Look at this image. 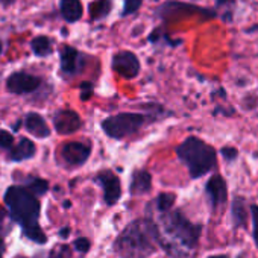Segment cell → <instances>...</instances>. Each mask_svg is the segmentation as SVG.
<instances>
[{
  "label": "cell",
  "instance_id": "obj_1",
  "mask_svg": "<svg viewBox=\"0 0 258 258\" xmlns=\"http://www.w3.org/2000/svg\"><path fill=\"white\" fill-rule=\"evenodd\" d=\"M158 243V226L149 219H139L120 232L114 250L120 258H146L157 250Z\"/></svg>",
  "mask_w": 258,
  "mask_h": 258
},
{
  "label": "cell",
  "instance_id": "obj_2",
  "mask_svg": "<svg viewBox=\"0 0 258 258\" xmlns=\"http://www.w3.org/2000/svg\"><path fill=\"white\" fill-rule=\"evenodd\" d=\"M160 232V244H163L170 253H176L178 247L193 249L198 244L201 226L191 223L181 211H169L163 216Z\"/></svg>",
  "mask_w": 258,
  "mask_h": 258
},
{
  "label": "cell",
  "instance_id": "obj_3",
  "mask_svg": "<svg viewBox=\"0 0 258 258\" xmlns=\"http://www.w3.org/2000/svg\"><path fill=\"white\" fill-rule=\"evenodd\" d=\"M178 157L188 167L191 178H201L207 175L216 164V151L205 142L188 137L178 146Z\"/></svg>",
  "mask_w": 258,
  "mask_h": 258
},
{
  "label": "cell",
  "instance_id": "obj_4",
  "mask_svg": "<svg viewBox=\"0 0 258 258\" xmlns=\"http://www.w3.org/2000/svg\"><path fill=\"white\" fill-rule=\"evenodd\" d=\"M5 201L11 210V216L23 226V231L38 225L37 219L40 214V202L29 190L11 187L7 191Z\"/></svg>",
  "mask_w": 258,
  "mask_h": 258
},
{
  "label": "cell",
  "instance_id": "obj_5",
  "mask_svg": "<svg viewBox=\"0 0 258 258\" xmlns=\"http://www.w3.org/2000/svg\"><path fill=\"white\" fill-rule=\"evenodd\" d=\"M145 115L136 112H123L117 115H111L102 121L103 131L112 139H123L136 134L145 124Z\"/></svg>",
  "mask_w": 258,
  "mask_h": 258
},
{
  "label": "cell",
  "instance_id": "obj_6",
  "mask_svg": "<svg viewBox=\"0 0 258 258\" xmlns=\"http://www.w3.org/2000/svg\"><path fill=\"white\" fill-rule=\"evenodd\" d=\"M112 69L123 78L133 79L140 73V61L133 52H118L112 58Z\"/></svg>",
  "mask_w": 258,
  "mask_h": 258
},
{
  "label": "cell",
  "instance_id": "obj_7",
  "mask_svg": "<svg viewBox=\"0 0 258 258\" xmlns=\"http://www.w3.org/2000/svg\"><path fill=\"white\" fill-rule=\"evenodd\" d=\"M97 181L100 182L103 188V198L108 205H114L121 195V185L120 179L109 170H103L97 175Z\"/></svg>",
  "mask_w": 258,
  "mask_h": 258
},
{
  "label": "cell",
  "instance_id": "obj_8",
  "mask_svg": "<svg viewBox=\"0 0 258 258\" xmlns=\"http://www.w3.org/2000/svg\"><path fill=\"white\" fill-rule=\"evenodd\" d=\"M40 85V79L28 75V73H14L10 79H8V90L11 93L16 94H23V93H31L34 90H37Z\"/></svg>",
  "mask_w": 258,
  "mask_h": 258
},
{
  "label": "cell",
  "instance_id": "obj_9",
  "mask_svg": "<svg viewBox=\"0 0 258 258\" xmlns=\"http://www.w3.org/2000/svg\"><path fill=\"white\" fill-rule=\"evenodd\" d=\"M205 190H207V195H208V199H210L213 208H217L219 205L225 204V201L228 198V188H226L225 179L220 175H214L213 178H210Z\"/></svg>",
  "mask_w": 258,
  "mask_h": 258
},
{
  "label": "cell",
  "instance_id": "obj_10",
  "mask_svg": "<svg viewBox=\"0 0 258 258\" xmlns=\"http://www.w3.org/2000/svg\"><path fill=\"white\" fill-rule=\"evenodd\" d=\"M53 121H55V129L59 134H72V133L78 131V129L81 127L79 115L75 111H70V109L59 111L55 115Z\"/></svg>",
  "mask_w": 258,
  "mask_h": 258
},
{
  "label": "cell",
  "instance_id": "obj_11",
  "mask_svg": "<svg viewBox=\"0 0 258 258\" xmlns=\"http://www.w3.org/2000/svg\"><path fill=\"white\" fill-rule=\"evenodd\" d=\"M90 152L91 151H90V148L87 145L72 142V143H67L62 148V158L72 166H81L88 160Z\"/></svg>",
  "mask_w": 258,
  "mask_h": 258
},
{
  "label": "cell",
  "instance_id": "obj_12",
  "mask_svg": "<svg viewBox=\"0 0 258 258\" xmlns=\"http://www.w3.org/2000/svg\"><path fill=\"white\" fill-rule=\"evenodd\" d=\"M152 187V176L148 170H137L133 175L131 185H129V191L133 196H140L145 195L151 190Z\"/></svg>",
  "mask_w": 258,
  "mask_h": 258
},
{
  "label": "cell",
  "instance_id": "obj_13",
  "mask_svg": "<svg viewBox=\"0 0 258 258\" xmlns=\"http://www.w3.org/2000/svg\"><path fill=\"white\" fill-rule=\"evenodd\" d=\"M26 129L35 137L38 139H44L50 134V129L47 126V123L44 121V118L38 114H29L26 117Z\"/></svg>",
  "mask_w": 258,
  "mask_h": 258
},
{
  "label": "cell",
  "instance_id": "obj_14",
  "mask_svg": "<svg viewBox=\"0 0 258 258\" xmlns=\"http://www.w3.org/2000/svg\"><path fill=\"white\" fill-rule=\"evenodd\" d=\"M61 13L67 22H78L82 17V5L79 0H61Z\"/></svg>",
  "mask_w": 258,
  "mask_h": 258
},
{
  "label": "cell",
  "instance_id": "obj_15",
  "mask_svg": "<svg viewBox=\"0 0 258 258\" xmlns=\"http://www.w3.org/2000/svg\"><path fill=\"white\" fill-rule=\"evenodd\" d=\"M79 53L73 47H64L61 52V67L66 73H75L78 69Z\"/></svg>",
  "mask_w": 258,
  "mask_h": 258
},
{
  "label": "cell",
  "instance_id": "obj_16",
  "mask_svg": "<svg viewBox=\"0 0 258 258\" xmlns=\"http://www.w3.org/2000/svg\"><path fill=\"white\" fill-rule=\"evenodd\" d=\"M35 154V145L28 140V139H23L17 148H14L11 151V160L14 161H22V160H26V158H31L32 155Z\"/></svg>",
  "mask_w": 258,
  "mask_h": 258
},
{
  "label": "cell",
  "instance_id": "obj_17",
  "mask_svg": "<svg viewBox=\"0 0 258 258\" xmlns=\"http://www.w3.org/2000/svg\"><path fill=\"white\" fill-rule=\"evenodd\" d=\"M246 205L241 198H235L232 202V223L234 228H243L246 226Z\"/></svg>",
  "mask_w": 258,
  "mask_h": 258
},
{
  "label": "cell",
  "instance_id": "obj_18",
  "mask_svg": "<svg viewBox=\"0 0 258 258\" xmlns=\"http://www.w3.org/2000/svg\"><path fill=\"white\" fill-rule=\"evenodd\" d=\"M111 10V4L109 0H96L90 5V14L93 19H103Z\"/></svg>",
  "mask_w": 258,
  "mask_h": 258
},
{
  "label": "cell",
  "instance_id": "obj_19",
  "mask_svg": "<svg viewBox=\"0 0 258 258\" xmlns=\"http://www.w3.org/2000/svg\"><path fill=\"white\" fill-rule=\"evenodd\" d=\"M31 46H32L34 53L38 56H46L52 52V44L47 37H37L35 40H32Z\"/></svg>",
  "mask_w": 258,
  "mask_h": 258
},
{
  "label": "cell",
  "instance_id": "obj_20",
  "mask_svg": "<svg viewBox=\"0 0 258 258\" xmlns=\"http://www.w3.org/2000/svg\"><path fill=\"white\" fill-rule=\"evenodd\" d=\"M175 199H176V196L173 193H161L157 198V208H158V211L167 213L172 208V205L175 204Z\"/></svg>",
  "mask_w": 258,
  "mask_h": 258
},
{
  "label": "cell",
  "instance_id": "obj_21",
  "mask_svg": "<svg viewBox=\"0 0 258 258\" xmlns=\"http://www.w3.org/2000/svg\"><path fill=\"white\" fill-rule=\"evenodd\" d=\"M49 188V184L47 181L44 179H35L31 185H29V190L32 195H44Z\"/></svg>",
  "mask_w": 258,
  "mask_h": 258
},
{
  "label": "cell",
  "instance_id": "obj_22",
  "mask_svg": "<svg viewBox=\"0 0 258 258\" xmlns=\"http://www.w3.org/2000/svg\"><path fill=\"white\" fill-rule=\"evenodd\" d=\"M250 213H252V223H253V240L258 247V205H252Z\"/></svg>",
  "mask_w": 258,
  "mask_h": 258
},
{
  "label": "cell",
  "instance_id": "obj_23",
  "mask_svg": "<svg viewBox=\"0 0 258 258\" xmlns=\"http://www.w3.org/2000/svg\"><path fill=\"white\" fill-rule=\"evenodd\" d=\"M142 2H143V0H126V4H124V14L136 13L140 8Z\"/></svg>",
  "mask_w": 258,
  "mask_h": 258
},
{
  "label": "cell",
  "instance_id": "obj_24",
  "mask_svg": "<svg viewBox=\"0 0 258 258\" xmlns=\"http://www.w3.org/2000/svg\"><path fill=\"white\" fill-rule=\"evenodd\" d=\"M13 136L7 131H0V148H11L13 146Z\"/></svg>",
  "mask_w": 258,
  "mask_h": 258
},
{
  "label": "cell",
  "instance_id": "obj_25",
  "mask_svg": "<svg viewBox=\"0 0 258 258\" xmlns=\"http://www.w3.org/2000/svg\"><path fill=\"white\" fill-rule=\"evenodd\" d=\"M237 149L235 148H223L222 149V157L225 158V160H228V161H231V160H235L237 158Z\"/></svg>",
  "mask_w": 258,
  "mask_h": 258
},
{
  "label": "cell",
  "instance_id": "obj_26",
  "mask_svg": "<svg viewBox=\"0 0 258 258\" xmlns=\"http://www.w3.org/2000/svg\"><path fill=\"white\" fill-rule=\"evenodd\" d=\"M75 249L79 252H87L90 249V241L87 238H78L75 241Z\"/></svg>",
  "mask_w": 258,
  "mask_h": 258
},
{
  "label": "cell",
  "instance_id": "obj_27",
  "mask_svg": "<svg viewBox=\"0 0 258 258\" xmlns=\"http://www.w3.org/2000/svg\"><path fill=\"white\" fill-rule=\"evenodd\" d=\"M82 90H84V93H82V100H87L90 96H91V85L90 84H84L82 85Z\"/></svg>",
  "mask_w": 258,
  "mask_h": 258
},
{
  "label": "cell",
  "instance_id": "obj_28",
  "mask_svg": "<svg viewBox=\"0 0 258 258\" xmlns=\"http://www.w3.org/2000/svg\"><path fill=\"white\" fill-rule=\"evenodd\" d=\"M67 235H69V228H64L61 231V237H67Z\"/></svg>",
  "mask_w": 258,
  "mask_h": 258
},
{
  "label": "cell",
  "instance_id": "obj_29",
  "mask_svg": "<svg viewBox=\"0 0 258 258\" xmlns=\"http://www.w3.org/2000/svg\"><path fill=\"white\" fill-rule=\"evenodd\" d=\"M210 258H229L228 255H213V256H210Z\"/></svg>",
  "mask_w": 258,
  "mask_h": 258
},
{
  "label": "cell",
  "instance_id": "obj_30",
  "mask_svg": "<svg viewBox=\"0 0 258 258\" xmlns=\"http://www.w3.org/2000/svg\"><path fill=\"white\" fill-rule=\"evenodd\" d=\"M2 250H4V241L0 240V255H2ZM0 258H2V256H0Z\"/></svg>",
  "mask_w": 258,
  "mask_h": 258
},
{
  "label": "cell",
  "instance_id": "obj_31",
  "mask_svg": "<svg viewBox=\"0 0 258 258\" xmlns=\"http://www.w3.org/2000/svg\"><path fill=\"white\" fill-rule=\"evenodd\" d=\"M50 258H64V256H62V255H59V253H53Z\"/></svg>",
  "mask_w": 258,
  "mask_h": 258
},
{
  "label": "cell",
  "instance_id": "obj_32",
  "mask_svg": "<svg viewBox=\"0 0 258 258\" xmlns=\"http://www.w3.org/2000/svg\"><path fill=\"white\" fill-rule=\"evenodd\" d=\"M2 2H4V4H7V2H13V0H2Z\"/></svg>",
  "mask_w": 258,
  "mask_h": 258
},
{
  "label": "cell",
  "instance_id": "obj_33",
  "mask_svg": "<svg viewBox=\"0 0 258 258\" xmlns=\"http://www.w3.org/2000/svg\"><path fill=\"white\" fill-rule=\"evenodd\" d=\"M0 52H2V44H0Z\"/></svg>",
  "mask_w": 258,
  "mask_h": 258
}]
</instances>
